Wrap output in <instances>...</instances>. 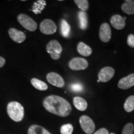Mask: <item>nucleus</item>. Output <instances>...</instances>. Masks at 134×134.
Here are the masks:
<instances>
[{
    "label": "nucleus",
    "instance_id": "nucleus-1",
    "mask_svg": "<svg viewBox=\"0 0 134 134\" xmlns=\"http://www.w3.org/2000/svg\"><path fill=\"white\" fill-rule=\"evenodd\" d=\"M43 105L48 112L58 116L66 117L71 111V106L69 102L56 95H51L45 98Z\"/></svg>",
    "mask_w": 134,
    "mask_h": 134
},
{
    "label": "nucleus",
    "instance_id": "nucleus-2",
    "mask_svg": "<svg viewBox=\"0 0 134 134\" xmlns=\"http://www.w3.org/2000/svg\"><path fill=\"white\" fill-rule=\"evenodd\" d=\"M7 113L9 117L15 122H21L24 117V109L21 104L12 101L8 104Z\"/></svg>",
    "mask_w": 134,
    "mask_h": 134
},
{
    "label": "nucleus",
    "instance_id": "nucleus-3",
    "mask_svg": "<svg viewBox=\"0 0 134 134\" xmlns=\"http://www.w3.org/2000/svg\"><path fill=\"white\" fill-rule=\"evenodd\" d=\"M47 52L49 53L53 60H58L60 57L62 52V47L59 42L56 40H52L47 43L46 46Z\"/></svg>",
    "mask_w": 134,
    "mask_h": 134
},
{
    "label": "nucleus",
    "instance_id": "nucleus-4",
    "mask_svg": "<svg viewBox=\"0 0 134 134\" xmlns=\"http://www.w3.org/2000/svg\"><path fill=\"white\" fill-rule=\"evenodd\" d=\"M17 19L19 24L27 31L33 32L37 28V24L27 15L20 14L18 15Z\"/></svg>",
    "mask_w": 134,
    "mask_h": 134
},
{
    "label": "nucleus",
    "instance_id": "nucleus-5",
    "mask_svg": "<svg viewBox=\"0 0 134 134\" xmlns=\"http://www.w3.org/2000/svg\"><path fill=\"white\" fill-rule=\"evenodd\" d=\"M81 129L86 134H91L94 132L95 124L93 120L87 115H82L80 118Z\"/></svg>",
    "mask_w": 134,
    "mask_h": 134
},
{
    "label": "nucleus",
    "instance_id": "nucleus-6",
    "mask_svg": "<svg viewBox=\"0 0 134 134\" xmlns=\"http://www.w3.org/2000/svg\"><path fill=\"white\" fill-rule=\"evenodd\" d=\"M57 25L51 19H46L41 22L40 24V31L43 34L52 35L56 32Z\"/></svg>",
    "mask_w": 134,
    "mask_h": 134
},
{
    "label": "nucleus",
    "instance_id": "nucleus-7",
    "mask_svg": "<svg viewBox=\"0 0 134 134\" xmlns=\"http://www.w3.org/2000/svg\"><path fill=\"white\" fill-rule=\"evenodd\" d=\"M68 65L71 70L78 71V70L86 69L87 67L88 66V62L85 58L75 57L70 60Z\"/></svg>",
    "mask_w": 134,
    "mask_h": 134
},
{
    "label": "nucleus",
    "instance_id": "nucleus-8",
    "mask_svg": "<svg viewBox=\"0 0 134 134\" xmlns=\"http://www.w3.org/2000/svg\"><path fill=\"white\" fill-rule=\"evenodd\" d=\"M47 80L50 84L58 88H62L65 86L63 78L55 72H50L47 75Z\"/></svg>",
    "mask_w": 134,
    "mask_h": 134
},
{
    "label": "nucleus",
    "instance_id": "nucleus-9",
    "mask_svg": "<svg viewBox=\"0 0 134 134\" xmlns=\"http://www.w3.org/2000/svg\"><path fill=\"white\" fill-rule=\"evenodd\" d=\"M115 73V70L110 66L104 67L100 70L98 74V80L100 82L106 83L113 78Z\"/></svg>",
    "mask_w": 134,
    "mask_h": 134
},
{
    "label": "nucleus",
    "instance_id": "nucleus-10",
    "mask_svg": "<svg viewBox=\"0 0 134 134\" xmlns=\"http://www.w3.org/2000/svg\"><path fill=\"white\" fill-rule=\"evenodd\" d=\"M100 40L103 42H108L111 38V29L108 23H103L100 25L99 33Z\"/></svg>",
    "mask_w": 134,
    "mask_h": 134
},
{
    "label": "nucleus",
    "instance_id": "nucleus-11",
    "mask_svg": "<svg viewBox=\"0 0 134 134\" xmlns=\"http://www.w3.org/2000/svg\"><path fill=\"white\" fill-rule=\"evenodd\" d=\"M8 34L11 39L18 43H23L26 38V34L23 32L20 31L15 28H10L8 31Z\"/></svg>",
    "mask_w": 134,
    "mask_h": 134
},
{
    "label": "nucleus",
    "instance_id": "nucleus-12",
    "mask_svg": "<svg viewBox=\"0 0 134 134\" xmlns=\"http://www.w3.org/2000/svg\"><path fill=\"white\" fill-rule=\"evenodd\" d=\"M134 86V74H130L119 80L118 87L122 90H127Z\"/></svg>",
    "mask_w": 134,
    "mask_h": 134
},
{
    "label": "nucleus",
    "instance_id": "nucleus-13",
    "mask_svg": "<svg viewBox=\"0 0 134 134\" xmlns=\"http://www.w3.org/2000/svg\"><path fill=\"white\" fill-rule=\"evenodd\" d=\"M110 24L114 28L117 30L123 29L125 26V19L119 14H115L110 19Z\"/></svg>",
    "mask_w": 134,
    "mask_h": 134
},
{
    "label": "nucleus",
    "instance_id": "nucleus-14",
    "mask_svg": "<svg viewBox=\"0 0 134 134\" xmlns=\"http://www.w3.org/2000/svg\"><path fill=\"white\" fill-rule=\"evenodd\" d=\"M77 50L80 55L84 57L90 56L91 55L92 52H93L91 48L83 42H80L78 43L77 46Z\"/></svg>",
    "mask_w": 134,
    "mask_h": 134
},
{
    "label": "nucleus",
    "instance_id": "nucleus-15",
    "mask_svg": "<svg viewBox=\"0 0 134 134\" xmlns=\"http://www.w3.org/2000/svg\"><path fill=\"white\" fill-rule=\"evenodd\" d=\"M73 104L77 109L81 111H84L88 108L86 100L79 96H76L73 98Z\"/></svg>",
    "mask_w": 134,
    "mask_h": 134
},
{
    "label": "nucleus",
    "instance_id": "nucleus-16",
    "mask_svg": "<svg viewBox=\"0 0 134 134\" xmlns=\"http://www.w3.org/2000/svg\"><path fill=\"white\" fill-rule=\"evenodd\" d=\"M28 134H52L43 127L38 125H32L28 129Z\"/></svg>",
    "mask_w": 134,
    "mask_h": 134
},
{
    "label": "nucleus",
    "instance_id": "nucleus-17",
    "mask_svg": "<svg viewBox=\"0 0 134 134\" xmlns=\"http://www.w3.org/2000/svg\"><path fill=\"white\" fill-rule=\"evenodd\" d=\"M122 10L127 14H134V1L127 0L122 5Z\"/></svg>",
    "mask_w": 134,
    "mask_h": 134
},
{
    "label": "nucleus",
    "instance_id": "nucleus-18",
    "mask_svg": "<svg viewBox=\"0 0 134 134\" xmlns=\"http://www.w3.org/2000/svg\"><path fill=\"white\" fill-rule=\"evenodd\" d=\"M32 85L37 90L40 91H46L48 89V85L41 80L34 78L31 80Z\"/></svg>",
    "mask_w": 134,
    "mask_h": 134
},
{
    "label": "nucleus",
    "instance_id": "nucleus-19",
    "mask_svg": "<svg viewBox=\"0 0 134 134\" xmlns=\"http://www.w3.org/2000/svg\"><path fill=\"white\" fill-rule=\"evenodd\" d=\"M78 19H79L80 28L83 30L86 29L88 24V16L86 13L83 11H80L78 13Z\"/></svg>",
    "mask_w": 134,
    "mask_h": 134
},
{
    "label": "nucleus",
    "instance_id": "nucleus-20",
    "mask_svg": "<svg viewBox=\"0 0 134 134\" xmlns=\"http://www.w3.org/2000/svg\"><path fill=\"white\" fill-rule=\"evenodd\" d=\"M60 27H61L60 31H61L62 35L64 37H68L70 34V30H71V27L65 19H62L61 21Z\"/></svg>",
    "mask_w": 134,
    "mask_h": 134
},
{
    "label": "nucleus",
    "instance_id": "nucleus-21",
    "mask_svg": "<svg viewBox=\"0 0 134 134\" xmlns=\"http://www.w3.org/2000/svg\"><path fill=\"white\" fill-rule=\"evenodd\" d=\"M46 6V1H42V0H41V1H37L36 2L34 3L32 11L35 14H39V13H41L42 11L44 9Z\"/></svg>",
    "mask_w": 134,
    "mask_h": 134
},
{
    "label": "nucleus",
    "instance_id": "nucleus-22",
    "mask_svg": "<svg viewBox=\"0 0 134 134\" xmlns=\"http://www.w3.org/2000/svg\"><path fill=\"white\" fill-rule=\"evenodd\" d=\"M124 108L125 110L127 113H130L134 110V96H130L128 97L125 100L124 105Z\"/></svg>",
    "mask_w": 134,
    "mask_h": 134
},
{
    "label": "nucleus",
    "instance_id": "nucleus-23",
    "mask_svg": "<svg viewBox=\"0 0 134 134\" xmlns=\"http://www.w3.org/2000/svg\"><path fill=\"white\" fill-rule=\"evenodd\" d=\"M74 2L76 6L81 10V11L85 12L89 8V2L87 0H75Z\"/></svg>",
    "mask_w": 134,
    "mask_h": 134
},
{
    "label": "nucleus",
    "instance_id": "nucleus-24",
    "mask_svg": "<svg viewBox=\"0 0 134 134\" xmlns=\"http://www.w3.org/2000/svg\"><path fill=\"white\" fill-rule=\"evenodd\" d=\"M73 132V127L71 124L63 125L60 128L61 134H72Z\"/></svg>",
    "mask_w": 134,
    "mask_h": 134
},
{
    "label": "nucleus",
    "instance_id": "nucleus-25",
    "mask_svg": "<svg viewBox=\"0 0 134 134\" xmlns=\"http://www.w3.org/2000/svg\"><path fill=\"white\" fill-rule=\"evenodd\" d=\"M133 131L134 125L132 123H128L124 127L122 134H133Z\"/></svg>",
    "mask_w": 134,
    "mask_h": 134
},
{
    "label": "nucleus",
    "instance_id": "nucleus-26",
    "mask_svg": "<svg viewBox=\"0 0 134 134\" xmlns=\"http://www.w3.org/2000/svg\"><path fill=\"white\" fill-rule=\"evenodd\" d=\"M70 89H71L73 91L76 92V93H79V92L83 91V85L80 83H73L70 86Z\"/></svg>",
    "mask_w": 134,
    "mask_h": 134
},
{
    "label": "nucleus",
    "instance_id": "nucleus-27",
    "mask_svg": "<svg viewBox=\"0 0 134 134\" xmlns=\"http://www.w3.org/2000/svg\"><path fill=\"white\" fill-rule=\"evenodd\" d=\"M127 44L130 47L134 48V35L130 34L127 37Z\"/></svg>",
    "mask_w": 134,
    "mask_h": 134
},
{
    "label": "nucleus",
    "instance_id": "nucleus-28",
    "mask_svg": "<svg viewBox=\"0 0 134 134\" xmlns=\"http://www.w3.org/2000/svg\"><path fill=\"white\" fill-rule=\"evenodd\" d=\"M94 134H109V133L108 130L105 128H101L96 132H95Z\"/></svg>",
    "mask_w": 134,
    "mask_h": 134
},
{
    "label": "nucleus",
    "instance_id": "nucleus-29",
    "mask_svg": "<svg viewBox=\"0 0 134 134\" xmlns=\"http://www.w3.org/2000/svg\"><path fill=\"white\" fill-rule=\"evenodd\" d=\"M6 63V60L2 57L0 56V68H2V67L4 66Z\"/></svg>",
    "mask_w": 134,
    "mask_h": 134
},
{
    "label": "nucleus",
    "instance_id": "nucleus-30",
    "mask_svg": "<svg viewBox=\"0 0 134 134\" xmlns=\"http://www.w3.org/2000/svg\"><path fill=\"white\" fill-rule=\"evenodd\" d=\"M98 81V83H99V82H100V81H99V80H98V81Z\"/></svg>",
    "mask_w": 134,
    "mask_h": 134
},
{
    "label": "nucleus",
    "instance_id": "nucleus-31",
    "mask_svg": "<svg viewBox=\"0 0 134 134\" xmlns=\"http://www.w3.org/2000/svg\"><path fill=\"white\" fill-rule=\"evenodd\" d=\"M110 134H115V133H110Z\"/></svg>",
    "mask_w": 134,
    "mask_h": 134
}]
</instances>
